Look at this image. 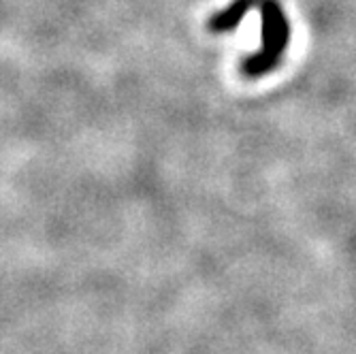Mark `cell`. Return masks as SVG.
<instances>
[{
	"mask_svg": "<svg viewBox=\"0 0 356 354\" xmlns=\"http://www.w3.org/2000/svg\"><path fill=\"white\" fill-rule=\"evenodd\" d=\"M263 13V41L265 47L254 60L245 64L248 75H263L265 71L273 69L282 58V51L288 47L290 26L288 17L284 15L277 0H256Z\"/></svg>",
	"mask_w": 356,
	"mask_h": 354,
	"instance_id": "obj_1",
	"label": "cell"
}]
</instances>
